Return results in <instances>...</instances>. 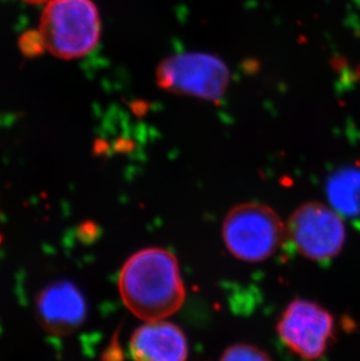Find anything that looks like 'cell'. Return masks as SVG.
Here are the masks:
<instances>
[{"label": "cell", "mask_w": 360, "mask_h": 361, "mask_svg": "<svg viewBox=\"0 0 360 361\" xmlns=\"http://www.w3.org/2000/svg\"><path fill=\"white\" fill-rule=\"evenodd\" d=\"M119 289L126 307L146 322L163 321L185 300L177 259L165 249L133 254L121 270Z\"/></svg>", "instance_id": "obj_1"}, {"label": "cell", "mask_w": 360, "mask_h": 361, "mask_svg": "<svg viewBox=\"0 0 360 361\" xmlns=\"http://www.w3.org/2000/svg\"><path fill=\"white\" fill-rule=\"evenodd\" d=\"M37 33L42 51L66 60L82 58L99 42V11L92 0H48Z\"/></svg>", "instance_id": "obj_2"}, {"label": "cell", "mask_w": 360, "mask_h": 361, "mask_svg": "<svg viewBox=\"0 0 360 361\" xmlns=\"http://www.w3.org/2000/svg\"><path fill=\"white\" fill-rule=\"evenodd\" d=\"M287 234L279 215L258 202L238 204L228 212L222 225V238L236 259L260 262L279 249Z\"/></svg>", "instance_id": "obj_3"}, {"label": "cell", "mask_w": 360, "mask_h": 361, "mask_svg": "<svg viewBox=\"0 0 360 361\" xmlns=\"http://www.w3.org/2000/svg\"><path fill=\"white\" fill-rule=\"evenodd\" d=\"M157 80L169 92L217 101L226 92L229 72L215 55L185 53L167 59L157 71Z\"/></svg>", "instance_id": "obj_4"}, {"label": "cell", "mask_w": 360, "mask_h": 361, "mask_svg": "<svg viewBox=\"0 0 360 361\" xmlns=\"http://www.w3.org/2000/svg\"><path fill=\"white\" fill-rule=\"evenodd\" d=\"M286 231L299 254L313 261L336 257L347 235L340 213L320 202L299 206L289 218Z\"/></svg>", "instance_id": "obj_5"}, {"label": "cell", "mask_w": 360, "mask_h": 361, "mask_svg": "<svg viewBox=\"0 0 360 361\" xmlns=\"http://www.w3.org/2000/svg\"><path fill=\"white\" fill-rule=\"evenodd\" d=\"M280 337L296 355L315 360L325 353L333 334L332 316L310 300L289 304L277 325Z\"/></svg>", "instance_id": "obj_6"}, {"label": "cell", "mask_w": 360, "mask_h": 361, "mask_svg": "<svg viewBox=\"0 0 360 361\" xmlns=\"http://www.w3.org/2000/svg\"><path fill=\"white\" fill-rule=\"evenodd\" d=\"M37 316L47 332L66 336L78 330L85 322L87 302L78 286L68 281H58L37 296Z\"/></svg>", "instance_id": "obj_7"}, {"label": "cell", "mask_w": 360, "mask_h": 361, "mask_svg": "<svg viewBox=\"0 0 360 361\" xmlns=\"http://www.w3.org/2000/svg\"><path fill=\"white\" fill-rule=\"evenodd\" d=\"M130 351L135 361H185L188 353L183 331L167 322H148L133 332Z\"/></svg>", "instance_id": "obj_8"}, {"label": "cell", "mask_w": 360, "mask_h": 361, "mask_svg": "<svg viewBox=\"0 0 360 361\" xmlns=\"http://www.w3.org/2000/svg\"><path fill=\"white\" fill-rule=\"evenodd\" d=\"M333 209L340 214L354 216L360 213V172L345 169L333 174L326 185Z\"/></svg>", "instance_id": "obj_9"}, {"label": "cell", "mask_w": 360, "mask_h": 361, "mask_svg": "<svg viewBox=\"0 0 360 361\" xmlns=\"http://www.w3.org/2000/svg\"><path fill=\"white\" fill-rule=\"evenodd\" d=\"M221 361H272L268 353L253 345L238 344L228 348Z\"/></svg>", "instance_id": "obj_10"}, {"label": "cell", "mask_w": 360, "mask_h": 361, "mask_svg": "<svg viewBox=\"0 0 360 361\" xmlns=\"http://www.w3.org/2000/svg\"><path fill=\"white\" fill-rule=\"evenodd\" d=\"M28 4H44L47 3L48 0H24Z\"/></svg>", "instance_id": "obj_11"}]
</instances>
